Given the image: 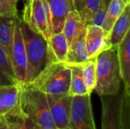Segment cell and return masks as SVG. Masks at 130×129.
<instances>
[{
  "label": "cell",
  "instance_id": "cell-1",
  "mask_svg": "<svg viewBox=\"0 0 130 129\" xmlns=\"http://www.w3.org/2000/svg\"><path fill=\"white\" fill-rule=\"evenodd\" d=\"M27 58V84L30 83L46 65L56 62L47 40L19 20Z\"/></svg>",
  "mask_w": 130,
  "mask_h": 129
},
{
  "label": "cell",
  "instance_id": "cell-2",
  "mask_svg": "<svg viewBox=\"0 0 130 129\" xmlns=\"http://www.w3.org/2000/svg\"><path fill=\"white\" fill-rule=\"evenodd\" d=\"M122 84L117 47L101 52L96 59V86L94 91L100 96L113 95Z\"/></svg>",
  "mask_w": 130,
  "mask_h": 129
},
{
  "label": "cell",
  "instance_id": "cell-3",
  "mask_svg": "<svg viewBox=\"0 0 130 129\" xmlns=\"http://www.w3.org/2000/svg\"><path fill=\"white\" fill-rule=\"evenodd\" d=\"M21 85L22 113L34 122L40 129H57L50 111L46 94L28 83Z\"/></svg>",
  "mask_w": 130,
  "mask_h": 129
},
{
  "label": "cell",
  "instance_id": "cell-4",
  "mask_svg": "<svg viewBox=\"0 0 130 129\" xmlns=\"http://www.w3.org/2000/svg\"><path fill=\"white\" fill-rule=\"evenodd\" d=\"M71 70L68 64L54 62L46 65L30 83L46 95L68 94Z\"/></svg>",
  "mask_w": 130,
  "mask_h": 129
},
{
  "label": "cell",
  "instance_id": "cell-5",
  "mask_svg": "<svg viewBox=\"0 0 130 129\" xmlns=\"http://www.w3.org/2000/svg\"><path fill=\"white\" fill-rule=\"evenodd\" d=\"M27 1L21 20L34 32L42 35L49 43L52 33L47 0Z\"/></svg>",
  "mask_w": 130,
  "mask_h": 129
},
{
  "label": "cell",
  "instance_id": "cell-6",
  "mask_svg": "<svg viewBox=\"0 0 130 129\" xmlns=\"http://www.w3.org/2000/svg\"><path fill=\"white\" fill-rule=\"evenodd\" d=\"M69 128V129H96L90 94L72 97Z\"/></svg>",
  "mask_w": 130,
  "mask_h": 129
},
{
  "label": "cell",
  "instance_id": "cell-7",
  "mask_svg": "<svg viewBox=\"0 0 130 129\" xmlns=\"http://www.w3.org/2000/svg\"><path fill=\"white\" fill-rule=\"evenodd\" d=\"M124 90L125 88L123 84L118 93L113 95L101 97L102 106V129L121 128V110Z\"/></svg>",
  "mask_w": 130,
  "mask_h": 129
},
{
  "label": "cell",
  "instance_id": "cell-8",
  "mask_svg": "<svg viewBox=\"0 0 130 129\" xmlns=\"http://www.w3.org/2000/svg\"><path fill=\"white\" fill-rule=\"evenodd\" d=\"M20 18L17 17L14 29L11 61L16 78L20 84H27V58L21 31Z\"/></svg>",
  "mask_w": 130,
  "mask_h": 129
},
{
  "label": "cell",
  "instance_id": "cell-9",
  "mask_svg": "<svg viewBox=\"0 0 130 129\" xmlns=\"http://www.w3.org/2000/svg\"><path fill=\"white\" fill-rule=\"evenodd\" d=\"M21 95L20 84L0 87V118H14L22 113Z\"/></svg>",
  "mask_w": 130,
  "mask_h": 129
},
{
  "label": "cell",
  "instance_id": "cell-10",
  "mask_svg": "<svg viewBox=\"0 0 130 129\" xmlns=\"http://www.w3.org/2000/svg\"><path fill=\"white\" fill-rule=\"evenodd\" d=\"M50 111L57 129H69V120L71 108L72 96L46 95Z\"/></svg>",
  "mask_w": 130,
  "mask_h": 129
},
{
  "label": "cell",
  "instance_id": "cell-11",
  "mask_svg": "<svg viewBox=\"0 0 130 129\" xmlns=\"http://www.w3.org/2000/svg\"><path fill=\"white\" fill-rule=\"evenodd\" d=\"M109 35L110 33L99 26L92 24L86 26L85 43L89 59L97 58L104 51L112 48Z\"/></svg>",
  "mask_w": 130,
  "mask_h": 129
},
{
  "label": "cell",
  "instance_id": "cell-12",
  "mask_svg": "<svg viewBox=\"0 0 130 129\" xmlns=\"http://www.w3.org/2000/svg\"><path fill=\"white\" fill-rule=\"evenodd\" d=\"M47 2L50 9L51 33H61L69 13L75 10L73 0H47Z\"/></svg>",
  "mask_w": 130,
  "mask_h": 129
},
{
  "label": "cell",
  "instance_id": "cell-13",
  "mask_svg": "<svg viewBox=\"0 0 130 129\" xmlns=\"http://www.w3.org/2000/svg\"><path fill=\"white\" fill-rule=\"evenodd\" d=\"M120 76L125 88L130 91V33L127 32L117 46Z\"/></svg>",
  "mask_w": 130,
  "mask_h": 129
},
{
  "label": "cell",
  "instance_id": "cell-14",
  "mask_svg": "<svg viewBox=\"0 0 130 129\" xmlns=\"http://www.w3.org/2000/svg\"><path fill=\"white\" fill-rule=\"evenodd\" d=\"M85 34L86 27L69 44L66 64H82L89 59L86 49Z\"/></svg>",
  "mask_w": 130,
  "mask_h": 129
},
{
  "label": "cell",
  "instance_id": "cell-15",
  "mask_svg": "<svg viewBox=\"0 0 130 129\" xmlns=\"http://www.w3.org/2000/svg\"><path fill=\"white\" fill-rule=\"evenodd\" d=\"M130 4L125 6L121 14L115 21L109 35V41L112 47H117L129 30Z\"/></svg>",
  "mask_w": 130,
  "mask_h": 129
},
{
  "label": "cell",
  "instance_id": "cell-16",
  "mask_svg": "<svg viewBox=\"0 0 130 129\" xmlns=\"http://www.w3.org/2000/svg\"><path fill=\"white\" fill-rule=\"evenodd\" d=\"M85 27L86 25L77 11H71L66 19L62 31L68 41L69 46Z\"/></svg>",
  "mask_w": 130,
  "mask_h": 129
},
{
  "label": "cell",
  "instance_id": "cell-17",
  "mask_svg": "<svg viewBox=\"0 0 130 129\" xmlns=\"http://www.w3.org/2000/svg\"><path fill=\"white\" fill-rule=\"evenodd\" d=\"M18 17L0 16V46L11 59L15 21Z\"/></svg>",
  "mask_w": 130,
  "mask_h": 129
},
{
  "label": "cell",
  "instance_id": "cell-18",
  "mask_svg": "<svg viewBox=\"0 0 130 129\" xmlns=\"http://www.w3.org/2000/svg\"><path fill=\"white\" fill-rule=\"evenodd\" d=\"M19 84L10 57L0 46V87Z\"/></svg>",
  "mask_w": 130,
  "mask_h": 129
},
{
  "label": "cell",
  "instance_id": "cell-19",
  "mask_svg": "<svg viewBox=\"0 0 130 129\" xmlns=\"http://www.w3.org/2000/svg\"><path fill=\"white\" fill-rule=\"evenodd\" d=\"M69 65L71 70V78H70L69 94L71 95L72 97L89 94L85 85L82 65L81 64H72Z\"/></svg>",
  "mask_w": 130,
  "mask_h": 129
},
{
  "label": "cell",
  "instance_id": "cell-20",
  "mask_svg": "<svg viewBox=\"0 0 130 129\" xmlns=\"http://www.w3.org/2000/svg\"><path fill=\"white\" fill-rule=\"evenodd\" d=\"M103 2L104 0H73V4L75 10L77 11L87 26Z\"/></svg>",
  "mask_w": 130,
  "mask_h": 129
},
{
  "label": "cell",
  "instance_id": "cell-21",
  "mask_svg": "<svg viewBox=\"0 0 130 129\" xmlns=\"http://www.w3.org/2000/svg\"><path fill=\"white\" fill-rule=\"evenodd\" d=\"M49 44L56 62L66 63L69 50V43L63 33L61 32L52 34Z\"/></svg>",
  "mask_w": 130,
  "mask_h": 129
},
{
  "label": "cell",
  "instance_id": "cell-22",
  "mask_svg": "<svg viewBox=\"0 0 130 129\" xmlns=\"http://www.w3.org/2000/svg\"><path fill=\"white\" fill-rule=\"evenodd\" d=\"M96 59H91L81 64L83 79L88 93L91 95L96 86Z\"/></svg>",
  "mask_w": 130,
  "mask_h": 129
},
{
  "label": "cell",
  "instance_id": "cell-23",
  "mask_svg": "<svg viewBox=\"0 0 130 129\" xmlns=\"http://www.w3.org/2000/svg\"><path fill=\"white\" fill-rule=\"evenodd\" d=\"M125 6L126 5L122 0H110L107 10V27L109 32H110L115 21L121 14Z\"/></svg>",
  "mask_w": 130,
  "mask_h": 129
},
{
  "label": "cell",
  "instance_id": "cell-24",
  "mask_svg": "<svg viewBox=\"0 0 130 129\" xmlns=\"http://www.w3.org/2000/svg\"><path fill=\"white\" fill-rule=\"evenodd\" d=\"M120 129H130V91L126 90V88L122 104Z\"/></svg>",
  "mask_w": 130,
  "mask_h": 129
},
{
  "label": "cell",
  "instance_id": "cell-25",
  "mask_svg": "<svg viewBox=\"0 0 130 129\" xmlns=\"http://www.w3.org/2000/svg\"><path fill=\"white\" fill-rule=\"evenodd\" d=\"M17 2L18 0H0V16L18 17Z\"/></svg>",
  "mask_w": 130,
  "mask_h": 129
},
{
  "label": "cell",
  "instance_id": "cell-26",
  "mask_svg": "<svg viewBox=\"0 0 130 129\" xmlns=\"http://www.w3.org/2000/svg\"><path fill=\"white\" fill-rule=\"evenodd\" d=\"M14 119L17 123L18 129H40L34 122L25 116L23 113L17 117H14Z\"/></svg>",
  "mask_w": 130,
  "mask_h": 129
},
{
  "label": "cell",
  "instance_id": "cell-27",
  "mask_svg": "<svg viewBox=\"0 0 130 129\" xmlns=\"http://www.w3.org/2000/svg\"><path fill=\"white\" fill-rule=\"evenodd\" d=\"M0 129H18L16 121L14 118H0Z\"/></svg>",
  "mask_w": 130,
  "mask_h": 129
},
{
  "label": "cell",
  "instance_id": "cell-28",
  "mask_svg": "<svg viewBox=\"0 0 130 129\" xmlns=\"http://www.w3.org/2000/svg\"><path fill=\"white\" fill-rule=\"evenodd\" d=\"M123 2V3L125 4V5H128V4H130V0H122Z\"/></svg>",
  "mask_w": 130,
  "mask_h": 129
}]
</instances>
